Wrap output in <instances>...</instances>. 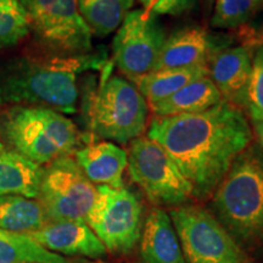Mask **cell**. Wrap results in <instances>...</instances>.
Segmentation results:
<instances>
[{"mask_svg":"<svg viewBox=\"0 0 263 263\" xmlns=\"http://www.w3.org/2000/svg\"><path fill=\"white\" fill-rule=\"evenodd\" d=\"M250 45L224 48L215 51L210 59L209 77L228 103L245 110L246 91L252 67ZM245 112V111H244Z\"/></svg>","mask_w":263,"mask_h":263,"instance_id":"12","label":"cell"},{"mask_svg":"<svg viewBox=\"0 0 263 263\" xmlns=\"http://www.w3.org/2000/svg\"><path fill=\"white\" fill-rule=\"evenodd\" d=\"M107 64L103 52L83 55H24L0 60V105L38 104L59 112L77 111L82 72L101 70Z\"/></svg>","mask_w":263,"mask_h":263,"instance_id":"2","label":"cell"},{"mask_svg":"<svg viewBox=\"0 0 263 263\" xmlns=\"http://www.w3.org/2000/svg\"><path fill=\"white\" fill-rule=\"evenodd\" d=\"M0 263H74L42 248L29 235L0 229Z\"/></svg>","mask_w":263,"mask_h":263,"instance_id":"22","label":"cell"},{"mask_svg":"<svg viewBox=\"0 0 263 263\" xmlns=\"http://www.w3.org/2000/svg\"><path fill=\"white\" fill-rule=\"evenodd\" d=\"M0 134L11 149L38 164L68 155L80 140L65 115L45 106H14L0 115Z\"/></svg>","mask_w":263,"mask_h":263,"instance_id":"4","label":"cell"},{"mask_svg":"<svg viewBox=\"0 0 263 263\" xmlns=\"http://www.w3.org/2000/svg\"><path fill=\"white\" fill-rule=\"evenodd\" d=\"M140 258L141 263H186L172 219L162 209H154L144 222Z\"/></svg>","mask_w":263,"mask_h":263,"instance_id":"16","label":"cell"},{"mask_svg":"<svg viewBox=\"0 0 263 263\" xmlns=\"http://www.w3.org/2000/svg\"><path fill=\"white\" fill-rule=\"evenodd\" d=\"M216 218L236 241L263 245V147L252 141L213 193Z\"/></svg>","mask_w":263,"mask_h":263,"instance_id":"3","label":"cell"},{"mask_svg":"<svg viewBox=\"0 0 263 263\" xmlns=\"http://www.w3.org/2000/svg\"><path fill=\"white\" fill-rule=\"evenodd\" d=\"M166 38L156 15L143 8L132 10L114 38L112 62L133 83L155 71Z\"/></svg>","mask_w":263,"mask_h":263,"instance_id":"11","label":"cell"},{"mask_svg":"<svg viewBox=\"0 0 263 263\" xmlns=\"http://www.w3.org/2000/svg\"><path fill=\"white\" fill-rule=\"evenodd\" d=\"M254 130L258 139V144L263 147V121L254 122Z\"/></svg>","mask_w":263,"mask_h":263,"instance_id":"27","label":"cell"},{"mask_svg":"<svg viewBox=\"0 0 263 263\" xmlns=\"http://www.w3.org/2000/svg\"><path fill=\"white\" fill-rule=\"evenodd\" d=\"M263 10V0H216L211 26L219 29H236L248 24Z\"/></svg>","mask_w":263,"mask_h":263,"instance_id":"23","label":"cell"},{"mask_svg":"<svg viewBox=\"0 0 263 263\" xmlns=\"http://www.w3.org/2000/svg\"><path fill=\"white\" fill-rule=\"evenodd\" d=\"M170 217L186 263H251L240 242L203 207H174Z\"/></svg>","mask_w":263,"mask_h":263,"instance_id":"6","label":"cell"},{"mask_svg":"<svg viewBox=\"0 0 263 263\" xmlns=\"http://www.w3.org/2000/svg\"><path fill=\"white\" fill-rule=\"evenodd\" d=\"M95 196L97 186L71 156L58 157L43 168L37 199L49 222H85Z\"/></svg>","mask_w":263,"mask_h":263,"instance_id":"10","label":"cell"},{"mask_svg":"<svg viewBox=\"0 0 263 263\" xmlns=\"http://www.w3.org/2000/svg\"><path fill=\"white\" fill-rule=\"evenodd\" d=\"M215 52L209 33L201 27H184L171 33L161 50L157 70L209 65Z\"/></svg>","mask_w":263,"mask_h":263,"instance_id":"14","label":"cell"},{"mask_svg":"<svg viewBox=\"0 0 263 263\" xmlns=\"http://www.w3.org/2000/svg\"><path fill=\"white\" fill-rule=\"evenodd\" d=\"M244 111L248 112L252 123L263 121V43L252 52V67Z\"/></svg>","mask_w":263,"mask_h":263,"instance_id":"25","label":"cell"},{"mask_svg":"<svg viewBox=\"0 0 263 263\" xmlns=\"http://www.w3.org/2000/svg\"><path fill=\"white\" fill-rule=\"evenodd\" d=\"M144 10L154 15L179 16L195 5L196 0H139Z\"/></svg>","mask_w":263,"mask_h":263,"instance_id":"26","label":"cell"},{"mask_svg":"<svg viewBox=\"0 0 263 263\" xmlns=\"http://www.w3.org/2000/svg\"><path fill=\"white\" fill-rule=\"evenodd\" d=\"M206 76H209V68L206 66L166 68L151 72L133 82V84L150 105L171 97L186 84Z\"/></svg>","mask_w":263,"mask_h":263,"instance_id":"19","label":"cell"},{"mask_svg":"<svg viewBox=\"0 0 263 263\" xmlns=\"http://www.w3.org/2000/svg\"><path fill=\"white\" fill-rule=\"evenodd\" d=\"M28 32L27 14L21 0H0V48L16 45Z\"/></svg>","mask_w":263,"mask_h":263,"instance_id":"24","label":"cell"},{"mask_svg":"<svg viewBox=\"0 0 263 263\" xmlns=\"http://www.w3.org/2000/svg\"><path fill=\"white\" fill-rule=\"evenodd\" d=\"M47 223L48 217L37 199L20 195L0 196V229L29 235Z\"/></svg>","mask_w":263,"mask_h":263,"instance_id":"20","label":"cell"},{"mask_svg":"<svg viewBox=\"0 0 263 263\" xmlns=\"http://www.w3.org/2000/svg\"><path fill=\"white\" fill-rule=\"evenodd\" d=\"M130 178L155 205L179 207L193 196V188L166 150L147 137L130 141L127 153Z\"/></svg>","mask_w":263,"mask_h":263,"instance_id":"7","label":"cell"},{"mask_svg":"<svg viewBox=\"0 0 263 263\" xmlns=\"http://www.w3.org/2000/svg\"><path fill=\"white\" fill-rule=\"evenodd\" d=\"M42 174L41 164L0 141V196L20 195L37 199Z\"/></svg>","mask_w":263,"mask_h":263,"instance_id":"17","label":"cell"},{"mask_svg":"<svg viewBox=\"0 0 263 263\" xmlns=\"http://www.w3.org/2000/svg\"><path fill=\"white\" fill-rule=\"evenodd\" d=\"M29 29L49 52L83 55L91 50V34L77 0H21Z\"/></svg>","mask_w":263,"mask_h":263,"instance_id":"9","label":"cell"},{"mask_svg":"<svg viewBox=\"0 0 263 263\" xmlns=\"http://www.w3.org/2000/svg\"><path fill=\"white\" fill-rule=\"evenodd\" d=\"M29 236L42 248L58 255L101 258L107 254L105 245L85 222H49Z\"/></svg>","mask_w":263,"mask_h":263,"instance_id":"13","label":"cell"},{"mask_svg":"<svg viewBox=\"0 0 263 263\" xmlns=\"http://www.w3.org/2000/svg\"><path fill=\"white\" fill-rule=\"evenodd\" d=\"M147 138L172 157L193 188V196L211 197L234 160L254 140L244 110L224 99L200 114L155 117Z\"/></svg>","mask_w":263,"mask_h":263,"instance_id":"1","label":"cell"},{"mask_svg":"<svg viewBox=\"0 0 263 263\" xmlns=\"http://www.w3.org/2000/svg\"><path fill=\"white\" fill-rule=\"evenodd\" d=\"M111 71L112 62L101 68L100 85L84 104L85 117L94 137L127 144L145 130L150 108L136 85Z\"/></svg>","mask_w":263,"mask_h":263,"instance_id":"5","label":"cell"},{"mask_svg":"<svg viewBox=\"0 0 263 263\" xmlns=\"http://www.w3.org/2000/svg\"><path fill=\"white\" fill-rule=\"evenodd\" d=\"M78 10L95 37H106L120 28L134 0H77Z\"/></svg>","mask_w":263,"mask_h":263,"instance_id":"21","label":"cell"},{"mask_svg":"<svg viewBox=\"0 0 263 263\" xmlns=\"http://www.w3.org/2000/svg\"><path fill=\"white\" fill-rule=\"evenodd\" d=\"M85 223L107 251L128 254L141 238L143 206L136 194L124 186L98 185L95 201Z\"/></svg>","mask_w":263,"mask_h":263,"instance_id":"8","label":"cell"},{"mask_svg":"<svg viewBox=\"0 0 263 263\" xmlns=\"http://www.w3.org/2000/svg\"><path fill=\"white\" fill-rule=\"evenodd\" d=\"M222 100L219 90L206 76L186 84L171 97L150 104L149 108L156 117H173L203 112Z\"/></svg>","mask_w":263,"mask_h":263,"instance_id":"18","label":"cell"},{"mask_svg":"<svg viewBox=\"0 0 263 263\" xmlns=\"http://www.w3.org/2000/svg\"><path fill=\"white\" fill-rule=\"evenodd\" d=\"M76 162L93 184L122 188L127 151L110 141L91 143L76 151Z\"/></svg>","mask_w":263,"mask_h":263,"instance_id":"15","label":"cell"}]
</instances>
